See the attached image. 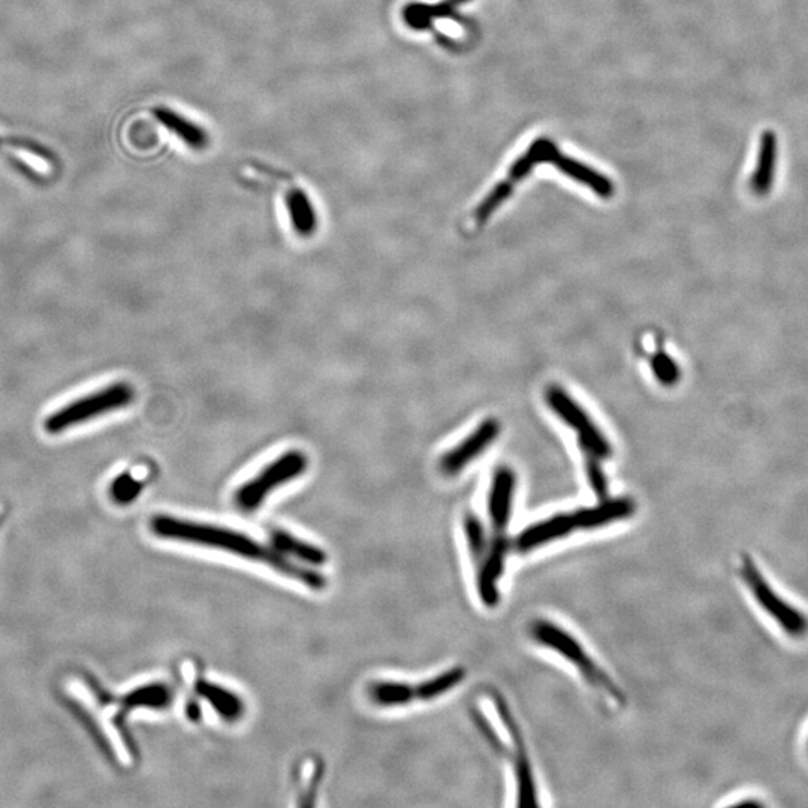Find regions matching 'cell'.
<instances>
[{"mask_svg":"<svg viewBox=\"0 0 808 808\" xmlns=\"http://www.w3.org/2000/svg\"><path fill=\"white\" fill-rule=\"evenodd\" d=\"M135 388L128 382H114L96 393L81 397L51 413L44 422L48 434L65 433L92 419L101 418L116 410L131 406L135 400Z\"/></svg>","mask_w":808,"mask_h":808,"instance_id":"3957f363","label":"cell"},{"mask_svg":"<svg viewBox=\"0 0 808 808\" xmlns=\"http://www.w3.org/2000/svg\"><path fill=\"white\" fill-rule=\"evenodd\" d=\"M500 425L496 419H487L482 422L469 437L463 440L460 445L452 448L451 451L442 455L439 461V469L443 475L455 476L472 463L478 455L485 451L488 445L499 436Z\"/></svg>","mask_w":808,"mask_h":808,"instance_id":"7c38bea8","label":"cell"},{"mask_svg":"<svg viewBox=\"0 0 808 808\" xmlns=\"http://www.w3.org/2000/svg\"><path fill=\"white\" fill-rule=\"evenodd\" d=\"M654 375L665 385H672L680 379V369L672 358L665 354H657L653 360Z\"/></svg>","mask_w":808,"mask_h":808,"instance_id":"603a6c76","label":"cell"},{"mask_svg":"<svg viewBox=\"0 0 808 808\" xmlns=\"http://www.w3.org/2000/svg\"><path fill=\"white\" fill-rule=\"evenodd\" d=\"M578 532L572 512L556 514L553 517L536 521L518 533L512 539V551L518 554H530L533 551L548 547L554 542L562 541Z\"/></svg>","mask_w":808,"mask_h":808,"instance_id":"30bf717a","label":"cell"},{"mask_svg":"<svg viewBox=\"0 0 808 808\" xmlns=\"http://www.w3.org/2000/svg\"><path fill=\"white\" fill-rule=\"evenodd\" d=\"M466 678L463 666H454L445 672L421 683H404V681L382 680L370 684L367 689L370 701L378 707H404L413 702H431L442 698L460 686Z\"/></svg>","mask_w":808,"mask_h":808,"instance_id":"5b68a950","label":"cell"},{"mask_svg":"<svg viewBox=\"0 0 808 808\" xmlns=\"http://www.w3.org/2000/svg\"><path fill=\"white\" fill-rule=\"evenodd\" d=\"M548 406L563 419L568 422L572 428L580 433V445L583 448L586 458H596V460H604L612 455V448L608 440L605 439L601 430H598L592 419L589 418L586 412L574 402L571 396L562 390L560 387L547 388L545 393Z\"/></svg>","mask_w":808,"mask_h":808,"instance_id":"ba28073f","label":"cell"},{"mask_svg":"<svg viewBox=\"0 0 808 808\" xmlns=\"http://www.w3.org/2000/svg\"><path fill=\"white\" fill-rule=\"evenodd\" d=\"M9 146L14 149H21L23 152H29L30 155L38 156L48 162H56V155L51 152L47 147L42 146L38 141L30 140V138L21 137H0V147Z\"/></svg>","mask_w":808,"mask_h":808,"instance_id":"7402d4cb","label":"cell"},{"mask_svg":"<svg viewBox=\"0 0 808 808\" xmlns=\"http://www.w3.org/2000/svg\"><path fill=\"white\" fill-rule=\"evenodd\" d=\"M463 535L473 566L479 565L490 545V530L476 515L466 512L463 517Z\"/></svg>","mask_w":808,"mask_h":808,"instance_id":"ffe728a7","label":"cell"},{"mask_svg":"<svg viewBox=\"0 0 808 808\" xmlns=\"http://www.w3.org/2000/svg\"><path fill=\"white\" fill-rule=\"evenodd\" d=\"M0 523H2V520H0Z\"/></svg>","mask_w":808,"mask_h":808,"instance_id":"cb8c5ba5","label":"cell"},{"mask_svg":"<svg viewBox=\"0 0 808 808\" xmlns=\"http://www.w3.org/2000/svg\"><path fill=\"white\" fill-rule=\"evenodd\" d=\"M271 545L283 556L289 559L300 560L303 565L310 568H319L327 563V553L315 544L303 541L286 530H273L270 533Z\"/></svg>","mask_w":808,"mask_h":808,"instance_id":"9a60e30c","label":"cell"},{"mask_svg":"<svg viewBox=\"0 0 808 808\" xmlns=\"http://www.w3.org/2000/svg\"><path fill=\"white\" fill-rule=\"evenodd\" d=\"M153 114L165 129L176 135L180 141H183L191 149L202 150L208 146L210 138H208L207 131L202 129L198 123L189 120L188 117L165 107L156 108Z\"/></svg>","mask_w":808,"mask_h":808,"instance_id":"e0dca14e","label":"cell"},{"mask_svg":"<svg viewBox=\"0 0 808 808\" xmlns=\"http://www.w3.org/2000/svg\"><path fill=\"white\" fill-rule=\"evenodd\" d=\"M92 687L102 704L119 708V716H117L116 722L120 723V726L123 725V720L132 711L165 710L173 702V692H171L170 686L161 683V681L143 684V686L128 690V692L120 696L105 692L102 687L98 686L96 681H93Z\"/></svg>","mask_w":808,"mask_h":808,"instance_id":"9c48e42d","label":"cell"},{"mask_svg":"<svg viewBox=\"0 0 808 808\" xmlns=\"http://www.w3.org/2000/svg\"><path fill=\"white\" fill-rule=\"evenodd\" d=\"M150 530L156 538L165 539V541L200 545V547L234 554V556L250 560V562L261 563V565L279 572L283 577L303 584L307 589L322 590L327 586V578L315 568L300 565L289 557L283 556L276 548L268 547L258 539L229 529V527L197 523V521L161 514L155 515L150 520Z\"/></svg>","mask_w":808,"mask_h":808,"instance_id":"6da1fadb","label":"cell"},{"mask_svg":"<svg viewBox=\"0 0 808 808\" xmlns=\"http://www.w3.org/2000/svg\"><path fill=\"white\" fill-rule=\"evenodd\" d=\"M530 636L545 650L553 651L568 662L595 692L617 705L626 704V696L614 678L593 659L583 642L565 627L547 618H536L530 623Z\"/></svg>","mask_w":808,"mask_h":808,"instance_id":"7a4b0ae2","label":"cell"},{"mask_svg":"<svg viewBox=\"0 0 808 808\" xmlns=\"http://www.w3.org/2000/svg\"><path fill=\"white\" fill-rule=\"evenodd\" d=\"M551 164L556 165L566 176L583 183V185H586L587 188L592 189L593 192L601 195V197L609 198L614 194V186H612V183L609 182L606 177L596 173L592 168L574 161V159L566 158V156H562L557 152Z\"/></svg>","mask_w":808,"mask_h":808,"instance_id":"d6986e66","label":"cell"},{"mask_svg":"<svg viewBox=\"0 0 808 808\" xmlns=\"http://www.w3.org/2000/svg\"><path fill=\"white\" fill-rule=\"evenodd\" d=\"M143 490V481H138L129 472H123L111 482L110 497L116 505L128 506L140 497Z\"/></svg>","mask_w":808,"mask_h":808,"instance_id":"44dd1931","label":"cell"},{"mask_svg":"<svg viewBox=\"0 0 808 808\" xmlns=\"http://www.w3.org/2000/svg\"><path fill=\"white\" fill-rule=\"evenodd\" d=\"M636 505L629 497L602 499L592 508H581L572 512L578 532H593L611 524L620 523L635 514Z\"/></svg>","mask_w":808,"mask_h":808,"instance_id":"4fadbf2b","label":"cell"},{"mask_svg":"<svg viewBox=\"0 0 808 808\" xmlns=\"http://www.w3.org/2000/svg\"><path fill=\"white\" fill-rule=\"evenodd\" d=\"M286 211L291 220L292 229L301 238H310L318 231V213L309 195L303 189L294 188L286 194Z\"/></svg>","mask_w":808,"mask_h":808,"instance_id":"ac0fdd59","label":"cell"},{"mask_svg":"<svg viewBox=\"0 0 808 808\" xmlns=\"http://www.w3.org/2000/svg\"><path fill=\"white\" fill-rule=\"evenodd\" d=\"M741 580L746 584L752 598L755 599L759 608L777 624L786 635L792 638H804L808 633V617L801 609L786 601L764 577L758 563L749 556L743 554L738 566Z\"/></svg>","mask_w":808,"mask_h":808,"instance_id":"277c9868","label":"cell"},{"mask_svg":"<svg viewBox=\"0 0 808 808\" xmlns=\"http://www.w3.org/2000/svg\"><path fill=\"white\" fill-rule=\"evenodd\" d=\"M307 467L309 457L300 449L283 452L280 457L259 470L258 475L237 488L234 494L235 505L246 512L256 511L273 491L303 476Z\"/></svg>","mask_w":808,"mask_h":808,"instance_id":"8992f818","label":"cell"},{"mask_svg":"<svg viewBox=\"0 0 808 808\" xmlns=\"http://www.w3.org/2000/svg\"><path fill=\"white\" fill-rule=\"evenodd\" d=\"M777 135L773 131H764L759 143L758 164L750 177V191L756 197H765L773 189L777 168Z\"/></svg>","mask_w":808,"mask_h":808,"instance_id":"5bb4252c","label":"cell"},{"mask_svg":"<svg viewBox=\"0 0 808 808\" xmlns=\"http://www.w3.org/2000/svg\"><path fill=\"white\" fill-rule=\"evenodd\" d=\"M515 487H517V478L509 467H499L494 472L487 502L491 536H508Z\"/></svg>","mask_w":808,"mask_h":808,"instance_id":"8fae6325","label":"cell"},{"mask_svg":"<svg viewBox=\"0 0 808 808\" xmlns=\"http://www.w3.org/2000/svg\"><path fill=\"white\" fill-rule=\"evenodd\" d=\"M494 704H496V711L500 720H502L503 728L506 729V734L509 735V740H511L508 758L511 759L515 785H517V806H538V786H536L529 752H527L526 743H524L517 719L509 710L508 704H506L505 699H502V696H494Z\"/></svg>","mask_w":808,"mask_h":808,"instance_id":"52a82bcc","label":"cell"},{"mask_svg":"<svg viewBox=\"0 0 808 808\" xmlns=\"http://www.w3.org/2000/svg\"><path fill=\"white\" fill-rule=\"evenodd\" d=\"M195 689L225 722H237L243 717L246 710L243 699L232 690L207 680L198 681Z\"/></svg>","mask_w":808,"mask_h":808,"instance_id":"2e32d148","label":"cell"}]
</instances>
